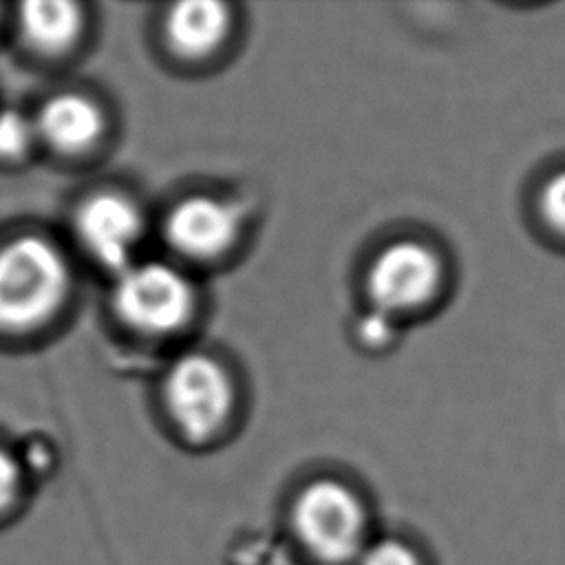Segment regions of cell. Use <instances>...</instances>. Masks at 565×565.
Returning a JSON list of instances; mask_svg holds the SVG:
<instances>
[{
    "label": "cell",
    "mask_w": 565,
    "mask_h": 565,
    "mask_svg": "<svg viewBox=\"0 0 565 565\" xmlns=\"http://www.w3.org/2000/svg\"><path fill=\"white\" fill-rule=\"evenodd\" d=\"M68 269L62 254L40 236H20L0 249V329L24 331L57 311Z\"/></svg>",
    "instance_id": "1"
},
{
    "label": "cell",
    "mask_w": 565,
    "mask_h": 565,
    "mask_svg": "<svg viewBox=\"0 0 565 565\" xmlns=\"http://www.w3.org/2000/svg\"><path fill=\"white\" fill-rule=\"evenodd\" d=\"M113 307L130 329L161 335L185 324L194 309V289L166 263H130L115 282Z\"/></svg>",
    "instance_id": "2"
},
{
    "label": "cell",
    "mask_w": 565,
    "mask_h": 565,
    "mask_svg": "<svg viewBox=\"0 0 565 565\" xmlns=\"http://www.w3.org/2000/svg\"><path fill=\"white\" fill-rule=\"evenodd\" d=\"M166 404L174 424L190 439L210 437L232 411V382L210 355H185L168 371Z\"/></svg>",
    "instance_id": "3"
},
{
    "label": "cell",
    "mask_w": 565,
    "mask_h": 565,
    "mask_svg": "<svg viewBox=\"0 0 565 565\" xmlns=\"http://www.w3.org/2000/svg\"><path fill=\"white\" fill-rule=\"evenodd\" d=\"M300 539L322 558H349L364 536V510L358 497L333 479L307 486L294 505Z\"/></svg>",
    "instance_id": "4"
},
{
    "label": "cell",
    "mask_w": 565,
    "mask_h": 565,
    "mask_svg": "<svg viewBox=\"0 0 565 565\" xmlns=\"http://www.w3.org/2000/svg\"><path fill=\"white\" fill-rule=\"evenodd\" d=\"M439 280V260L435 254L413 241L388 245L366 274V291L375 309L386 313L413 309L435 291Z\"/></svg>",
    "instance_id": "5"
},
{
    "label": "cell",
    "mask_w": 565,
    "mask_h": 565,
    "mask_svg": "<svg viewBox=\"0 0 565 565\" xmlns=\"http://www.w3.org/2000/svg\"><path fill=\"white\" fill-rule=\"evenodd\" d=\"M141 214L121 194L102 192L86 199L75 214V232L86 252L110 269H126L141 238Z\"/></svg>",
    "instance_id": "6"
},
{
    "label": "cell",
    "mask_w": 565,
    "mask_h": 565,
    "mask_svg": "<svg viewBox=\"0 0 565 565\" xmlns=\"http://www.w3.org/2000/svg\"><path fill=\"white\" fill-rule=\"evenodd\" d=\"M238 207L214 196L183 199L166 221L170 245L192 258H210L227 249L238 236Z\"/></svg>",
    "instance_id": "7"
},
{
    "label": "cell",
    "mask_w": 565,
    "mask_h": 565,
    "mask_svg": "<svg viewBox=\"0 0 565 565\" xmlns=\"http://www.w3.org/2000/svg\"><path fill=\"white\" fill-rule=\"evenodd\" d=\"M102 130L99 108L75 93L51 97L35 117V132L60 152L88 148Z\"/></svg>",
    "instance_id": "8"
},
{
    "label": "cell",
    "mask_w": 565,
    "mask_h": 565,
    "mask_svg": "<svg viewBox=\"0 0 565 565\" xmlns=\"http://www.w3.org/2000/svg\"><path fill=\"white\" fill-rule=\"evenodd\" d=\"M230 29V11L216 0H185L170 9L166 35L170 46L185 57L212 53Z\"/></svg>",
    "instance_id": "9"
},
{
    "label": "cell",
    "mask_w": 565,
    "mask_h": 565,
    "mask_svg": "<svg viewBox=\"0 0 565 565\" xmlns=\"http://www.w3.org/2000/svg\"><path fill=\"white\" fill-rule=\"evenodd\" d=\"M18 20L24 40L44 53L68 49L82 29V11L68 0H29Z\"/></svg>",
    "instance_id": "10"
},
{
    "label": "cell",
    "mask_w": 565,
    "mask_h": 565,
    "mask_svg": "<svg viewBox=\"0 0 565 565\" xmlns=\"http://www.w3.org/2000/svg\"><path fill=\"white\" fill-rule=\"evenodd\" d=\"M35 137V121L15 108L0 110V157H22L33 146Z\"/></svg>",
    "instance_id": "11"
},
{
    "label": "cell",
    "mask_w": 565,
    "mask_h": 565,
    "mask_svg": "<svg viewBox=\"0 0 565 565\" xmlns=\"http://www.w3.org/2000/svg\"><path fill=\"white\" fill-rule=\"evenodd\" d=\"M355 333L364 344L382 347L393 333V318H391V313L371 307L364 316H360Z\"/></svg>",
    "instance_id": "12"
},
{
    "label": "cell",
    "mask_w": 565,
    "mask_h": 565,
    "mask_svg": "<svg viewBox=\"0 0 565 565\" xmlns=\"http://www.w3.org/2000/svg\"><path fill=\"white\" fill-rule=\"evenodd\" d=\"M362 565H419L413 550L399 541H380L366 550Z\"/></svg>",
    "instance_id": "13"
},
{
    "label": "cell",
    "mask_w": 565,
    "mask_h": 565,
    "mask_svg": "<svg viewBox=\"0 0 565 565\" xmlns=\"http://www.w3.org/2000/svg\"><path fill=\"white\" fill-rule=\"evenodd\" d=\"M543 214L545 218L565 232V172L556 174L552 181H547L543 196H541Z\"/></svg>",
    "instance_id": "14"
},
{
    "label": "cell",
    "mask_w": 565,
    "mask_h": 565,
    "mask_svg": "<svg viewBox=\"0 0 565 565\" xmlns=\"http://www.w3.org/2000/svg\"><path fill=\"white\" fill-rule=\"evenodd\" d=\"M20 488V466L15 457L0 446V510L7 508Z\"/></svg>",
    "instance_id": "15"
}]
</instances>
